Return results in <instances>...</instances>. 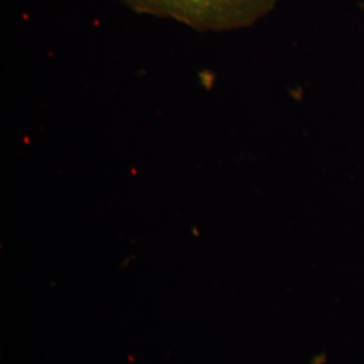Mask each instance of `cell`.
Segmentation results:
<instances>
[{
	"label": "cell",
	"mask_w": 364,
	"mask_h": 364,
	"mask_svg": "<svg viewBox=\"0 0 364 364\" xmlns=\"http://www.w3.org/2000/svg\"><path fill=\"white\" fill-rule=\"evenodd\" d=\"M134 13L166 18L198 31H231L257 23L277 0H119Z\"/></svg>",
	"instance_id": "cell-1"
}]
</instances>
